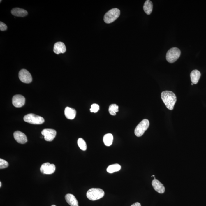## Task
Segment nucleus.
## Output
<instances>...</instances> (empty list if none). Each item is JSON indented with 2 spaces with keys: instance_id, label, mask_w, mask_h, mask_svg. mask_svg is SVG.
I'll use <instances>...</instances> for the list:
<instances>
[{
  "instance_id": "2eb2a0df",
  "label": "nucleus",
  "mask_w": 206,
  "mask_h": 206,
  "mask_svg": "<svg viewBox=\"0 0 206 206\" xmlns=\"http://www.w3.org/2000/svg\"><path fill=\"white\" fill-rule=\"evenodd\" d=\"M11 13L13 15L18 17H24L28 14L27 10L19 8H13L11 11Z\"/></svg>"
},
{
  "instance_id": "f257e3e1",
  "label": "nucleus",
  "mask_w": 206,
  "mask_h": 206,
  "mask_svg": "<svg viewBox=\"0 0 206 206\" xmlns=\"http://www.w3.org/2000/svg\"><path fill=\"white\" fill-rule=\"evenodd\" d=\"M161 98L168 109L172 110L177 101L176 95L171 91H165L161 94Z\"/></svg>"
},
{
  "instance_id": "f8f14e48",
  "label": "nucleus",
  "mask_w": 206,
  "mask_h": 206,
  "mask_svg": "<svg viewBox=\"0 0 206 206\" xmlns=\"http://www.w3.org/2000/svg\"><path fill=\"white\" fill-rule=\"evenodd\" d=\"M152 184L154 190L160 193H163L165 192V187L160 181L156 179L153 180Z\"/></svg>"
},
{
  "instance_id": "7ed1b4c3",
  "label": "nucleus",
  "mask_w": 206,
  "mask_h": 206,
  "mask_svg": "<svg viewBox=\"0 0 206 206\" xmlns=\"http://www.w3.org/2000/svg\"><path fill=\"white\" fill-rule=\"evenodd\" d=\"M120 14V11L118 8H114L110 10L105 15V22L108 24L112 23L119 17Z\"/></svg>"
},
{
  "instance_id": "dca6fc26",
  "label": "nucleus",
  "mask_w": 206,
  "mask_h": 206,
  "mask_svg": "<svg viewBox=\"0 0 206 206\" xmlns=\"http://www.w3.org/2000/svg\"><path fill=\"white\" fill-rule=\"evenodd\" d=\"M200 73L198 70H193L190 74L191 79L192 83L193 84H197L200 78Z\"/></svg>"
},
{
  "instance_id": "4be33fe9",
  "label": "nucleus",
  "mask_w": 206,
  "mask_h": 206,
  "mask_svg": "<svg viewBox=\"0 0 206 206\" xmlns=\"http://www.w3.org/2000/svg\"><path fill=\"white\" fill-rule=\"evenodd\" d=\"M78 144L81 150L85 151L87 149V145L86 142L82 138H80L78 140Z\"/></svg>"
},
{
  "instance_id": "20e7f679",
  "label": "nucleus",
  "mask_w": 206,
  "mask_h": 206,
  "mask_svg": "<svg viewBox=\"0 0 206 206\" xmlns=\"http://www.w3.org/2000/svg\"><path fill=\"white\" fill-rule=\"evenodd\" d=\"M181 52L177 47H172L168 51L166 55V60L170 63H174L179 58Z\"/></svg>"
},
{
  "instance_id": "39448f33",
  "label": "nucleus",
  "mask_w": 206,
  "mask_h": 206,
  "mask_svg": "<svg viewBox=\"0 0 206 206\" xmlns=\"http://www.w3.org/2000/svg\"><path fill=\"white\" fill-rule=\"evenodd\" d=\"M23 119L24 122L33 124H41L44 122V119L43 117L33 113L27 115Z\"/></svg>"
},
{
  "instance_id": "1a4fd4ad",
  "label": "nucleus",
  "mask_w": 206,
  "mask_h": 206,
  "mask_svg": "<svg viewBox=\"0 0 206 206\" xmlns=\"http://www.w3.org/2000/svg\"><path fill=\"white\" fill-rule=\"evenodd\" d=\"M41 134L44 136V139L47 141L51 142L56 136L57 132L54 129H43Z\"/></svg>"
},
{
  "instance_id": "b1692460",
  "label": "nucleus",
  "mask_w": 206,
  "mask_h": 206,
  "mask_svg": "<svg viewBox=\"0 0 206 206\" xmlns=\"http://www.w3.org/2000/svg\"><path fill=\"white\" fill-rule=\"evenodd\" d=\"M99 106L98 105L94 103L91 106V108H90V110L92 113H96L99 110Z\"/></svg>"
},
{
  "instance_id": "f03ea898",
  "label": "nucleus",
  "mask_w": 206,
  "mask_h": 206,
  "mask_svg": "<svg viewBox=\"0 0 206 206\" xmlns=\"http://www.w3.org/2000/svg\"><path fill=\"white\" fill-rule=\"evenodd\" d=\"M105 193L103 190L99 188H91L86 193L87 198L90 200L95 201L102 198Z\"/></svg>"
},
{
  "instance_id": "a878e982",
  "label": "nucleus",
  "mask_w": 206,
  "mask_h": 206,
  "mask_svg": "<svg viewBox=\"0 0 206 206\" xmlns=\"http://www.w3.org/2000/svg\"><path fill=\"white\" fill-rule=\"evenodd\" d=\"M131 206H141V204L139 202H137L135 203H133V204Z\"/></svg>"
},
{
  "instance_id": "6ab92c4d",
  "label": "nucleus",
  "mask_w": 206,
  "mask_h": 206,
  "mask_svg": "<svg viewBox=\"0 0 206 206\" xmlns=\"http://www.w3.org/2000/svg\"><path fill=\"white\" fill-rule=\"evenodd\" d=\"M113 136L112 134L108 133L105 134L103 138V142L105 145L107 146H110L113 141Z\"/></svg>"
},
{
  "instance_id": "f3484780",
  "label": "nucleus",
  "mask_w": 206,
  "mask_h": 206,
  "mask_svg": "<svg viewBox=\"0 0 206 206\" xmlns=\"http://www.w3.org/2000/svg\"><path fill=\"white\" fill-rule=\"evenodd\" d=\"M76 110L73 108L69 107H66L65 110V115L67 119H73L76 115Z\"/></svg>"
},
{
  "instance_id": "ddd939ff",
  "label": "nucleus",
  "mask_w": 206,
  "mask_h": 206,
  "mask_svg": "<svg viewBox=\"0 0 206 206\" xmlns=\"http://www.w3.org/2000/svg\"><path fill=\"white\" fill-rule=\"evenodd\" d=\"M54 52L55 54H64L66 52V47L65 44L61 42H58L55 43L54 45Z\"/></svg>"
},
{
  "instance_id": "412c9836",
  "label": "nucleus",
  "mask_w": 206,
  "mask_h": 206,
  "mask_svg": "<svg viewBox=\"0 0 206 206\" xmlns=\"http://www.w3.org/2000/svg\"><path fill=\"white\" fill-rule=\"evenodd\" d=\"M108 111L111 115H115L117 112H118V106L115 104L111 105L109 106Z\"/></svg>"
},
{
  "instance_id": "c85d7f7f",
  "label": "nucleus",
  "mask_w": 206,
  "mask_h": 206,
  "mask_svg": "<svg viewBox=\"0 0 206 206\" xmlns=\"http://www.w3.org/2000/svg\"><path fill=\"white\" fill-rule=\"evenodd\" d=\"M193 84L192 83V84H191V85H193Z\"/></svg>"
},
{
  "instance_id": "9b49d317",
  "label": "nucleus",
  "mask_w": 206,
  "mask_h": 206,
  "mask_svg": "<svg viewBox=\"0 0 206 206\" xmlns=\"http://www.w3.org/2000/svg\"><path fill=\"white\" fill-rule=\"evenodd\" d=\"M15 139L20 144H24L27 142L28 140L25 134L20 131H16L13 133Z\"/></svg>"
},
{
  "instance_id": "a211bd4d",
  "label": "nucleus",
  "mask_w": 206,
  "mask_h": 206,
  "mask_svg": "<svg viewBox=\"0 0 206 206\" xmlns=\"http://www.w3.org/2000/svg\"><path fill=\"white\" fill-rule=\"evenodd\" d=\"M143 9L147 14L149 15L151 14L153 10V3L150 0L145 1L144 3Z\"/></svg>"
},
{
  "instance_id": "423d86ee",
  "label": "nucleus",
  "mask_w": 206,
  "mask_h": 206,
  "mask_svg": "<svg viewBox=\"0 0 206 206\" xmlns=\"http://www.w3.org/2000/svg\"><path fill=\"white\" fill-rule=\"evenodd\" d=\"M149 125L150 123L148 119H144L135 128L134 131L135 135L138 137L142 136L145 131L149 128Z\"/></svg>"
},
{
  "instance_id": "4468645a",
  "label": "nucleus",
  "mask_w": 206,
  "mask_h": 206,
  "mask_svg": "<svg viewBox=\"0 0 206 206\" xmlns=\"http://www.w3.org/2000/svg\"><path fill=\"white\" fill-rule=\"evenodd\" d=\"M65 199L68 203L71 206H79L78 202L75 196L73 194H67L65 196Z\"/></svg>"
},
{
  "instance_id": "aec40b11",
  "label": "nucleus",
  "mask_w": 206,
  "mask_h": 206,
  "mask_svg": "<svg viewBox=\"0 0 206 206\" xmlns=\"http://www.w3.org/2000/svg\"><path fill=\"white\" fill-rule=\"evenodd\" d=\"M121 168V166L119 164H115L110 165L107 168V172L109 173H113V172L119 171Z\"/></svg>"
},
{
  "instance_id": "9d476101",
  "label": "nucleus",
  "mask_w": 206,
  "mask_h": 206,
  "mask_svg": "<svg viewBox=\"0 0 206 206\" xmlns=\"http://www.w3.org/2000/svg\"><path fill=\"white\" fill-rule=\"evenodd\" d=\"M12 102L14 107L20 108L24 105L25 103V98L24 96L21 95H16L12 98Z\"/></svg>"
},
{
  "instance_id": "0eeeda50",
  "label": "nucleus",
  "mask_w": 206,
  "mask_h": 206,
  "mask_svg": "<svg viewBox=\"0 0 206 206\" xmlns=\"http://www.w3.org/2000/svg\"><path fill=\"white\" fill-rule=\"evenodd\" d=\"M19 78L22 82L24 83H30L32 81V77L30 73L24 69L20 71Z\"/></svg>"
},
{
  "instance_id": "5701e85b",
  "label": "nucleus",
  "mask_w": 206,
  "mask_h": 206,
  "mask_svg": "<svg viewBox=\"0 0 206 206\" xmlns=\"http://www.w3.org/2000/svg\"><path fill=\"white\" fill-rule=\"evenodd\" d=\"M8 166V163L7 161L2 159H0V169H3Z\"/></svg>"
},
{
  "instance_id": "6e6552de",
  "label": "nucleus",
  "mask_w": 206,
  "mask_h": 206,
  "mask_svg": "<svg viewBox=\"0 0 206 206\" xmlns=\"http://www.w3.org/2000/svg\"><path fill=\"white\" fill-rule=\"evenodd\" d=\"M55 165L49 163H45L43 164L40 168V171L44 174L50 175L54 173L55 171Z\"/></svg>"
},
{
  "instance_id": "bb28decb",
  "label": "nucleus",
  "mask_w": 206,
  "mask_h": 206,
  "mask_svg": "<svg viewBox=\"0 0 206 206\" xmlns=\"http://www.w3.org/2000/svg\"><path fill=\"white\" fill-rule=\"evenodd\" d=\"M1 186H2V182H0V187H1Z\"/></svg>"
},
{
  "instance_id": "393cba45",
  "label": "nucleus",
  "mask_w": 206,
  "mask_h": 206,
  "mask_svg": "<svg viewBox=\"0 0 206 206\" xmlns=\"http://www.w3.org/2000/svg\"><path fill=\"white\" fill-rule=\"evenodd\" d=\"M7 26L3 22H0V30L1 31H4L7 30Z\"/></svg>"
},
{
  "instance_id": "cd10ccee",
  "label": "nucleus",
  "mask_w": 206,
  "mask_h": 206,
  "mask_svg": "<svg viewBox=\"0 0 206 206\" xmlns=\"http://www.w3.org/2000/svg\"><path fill=\"white\" fill-rule=\"evenodd\" d=\"M51 206H56V205H52Z\"/></svg>"
}]
</instances>
